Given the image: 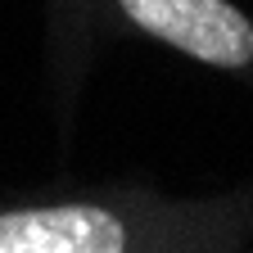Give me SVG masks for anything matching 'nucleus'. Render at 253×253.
<instances>
[{"instance_id":"nucleus-1","label":"nucleus","mask_w":253,"mask_h":253,"mask_svg":"<svg viewBox=\"0 0 253 253\" xmlns=\"http://www.w3.org/2000/svg\"><path fill=\"white\" fill-rule=\"evenodd\" d=\"M118 5L136 27L199 63L244 68L253 59V23L231 0H118Z\"/></svg>"},{"instance_id":"nucleus-2","label":"nucleus","mask_w":253,"mask_h":253,"mask_svg":"<svg viewBox=\"0 0 253 253\" xmlns=\"http://www.w3.org/2000/svg\"><path fill=\"white\" fill-rule=\"evenodd\" d=\"M126 231L109 208L59 204L0 217V253H118Z\"/></svg>"}]
</instances>
